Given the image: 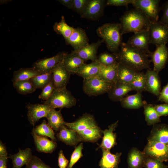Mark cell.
Instances as JSON below:
<instances>
[{
  "mask_svg": "<svg viewBox=\"0 0 168 168\" xmlns=\"http://www.w3.org/2000/svg\"><path fill=\"white\" fill-rule=\"evenodd\" d=\"M151 54H148L131 47L126 43H122L119 51L115 53L117 61L136 72L149 69L152 61L149 58Z\"/></svg>",
  "mask_w": 168,
  "mask_h": 168,
  "instance_id": "obj_1",
  "label": "cell"
},
{
  "mask_svg": "<svg viewBox=\"0 0 168 168\" xmlns=\"http://www.w3.org/2000/svg\"><path fill=\"white\" fill-rule=\"evenodd\" d=\"M122 35L148 31L151 21L139 10L132 9L125 12L119 19Z\"/></svg>",
  "mask_w": 168,
  "mask_h": 168,
  "instance_id": "obj_2",
  "label": "cell"
},
{
  "mask_svg": "<svg viewBox=\"0 0 168 168\" xmlns=\"http://www.w3.org/2000/svg\"><path fill=\"white\" fill-rule=\"evenodd\" d=\"M96 32L105 42L109 50L114 54L119 51L122 43L120 23H105L98 28Z\"/></svg>",
  "mask_w": 168,
  "mask_h": 168,
  "instance_id": "obj_3",
  "label": "cell"
},
{
  "mask_svg": "<svg viewBox=\"0 0 168 168\" xmlns=\"http://www.w3.org/2000/svg\"><path fill=\"white\" fill-rule=\"evenodd\" d=\"M77 100L66 88L55 89L48 99L44 103L49 105L54 109L70 108L75 106Z\"/></svg>",
  "mask_w": 168,
  "mask_h": 168,
  "instance_id": "obj_4",
  "label": "cell"
},
{
  "mask_svg": "<svg viewBox=\"0 0 168 168\" xmlns=\"http://www.w3.org/2000/svg\"><path fill=\"white\" fill-rule=\"evenodd\" d=\"M114 84L98 77L84 79L82 89L89 96H96L108 93Z\"/></svg>",
  "mask_w": 168,
  "mask_h": 168,
  "instance_id": "obj_5",
  "label": "cell"
},
{
  "mask_svg": "<svg viewBox=\"0 0 168 168\" xmlns=\"http://www.w3.org/2000/svg\"><path fill=\"white\" fill-rule=\"evenodd\" d=\"M159 0H133L132 5L147 16L152 22L158 21L160 10Z\"/></svg>",
  "mask_w": 168,
  "mask_h": 168,
  "instance_id": "obj_6",
  "label": "cell"
},
{
  "mask_svg": "<svg viewBox=\"0 0 168 168\" xmlns=\"http://www.w3.org/2000/svg\"><path fill=\"white\" fill-rule=\"evenodd\" d=\"M148 33L150 44L157 46L166 45L168 41V26L159 21L152 22Z\"/></svg>",
  "mask_w": 168,
  "mask_h": 168,
  "instance_id": "obj_7",
  "label": "cell"
},
{
  "mask_svg": "<svg viewBox=\"0 0 168 168\" xmlns=\"http://www.w3.org/2000/svg\"><path fill=\"white\" fill-rule=\"evenodd\" d=\"M146 156L150 157L161 161H168V145L153 141H148L142 151Z\"/></svg>",
  "mask_w": 168,
  "mask_h": 168,
  "instance_id": "obj_8",
  "label": "cell"
},
{
  "mask_svg": "<svg viewBox=\"0 0 168 168\" xmlns=\"http://www.w3.org/2000/svg\"><path fill=\"white\" fill-rule=\"evenodd\" d=\"M27 110V117L30 124L34 126L35 123L41 118H46L52 109L49 105L42 104H29L26 106Z\"/></svg>",
  "mask_w": 168,
  "mask_h": 168,
  "instance_id": "obj_9",
  "label": "cell"
},
{
  "mask_svg": "<svg viewBox=\"0 0 168 168\" xmlns=\"http://www.w3.org/2000/svg\"><path fill=\"white\" fill-rule=\"evenodd\" d=\"M66 53L60 52L53 57L39 59L33 64V67L41 74L50 73L56 66L63 61Z\"/></svg>",
  "mask_w": 168,
  "mask_h": 168,
  "instance_id": "obj_10",
  "label": "cell"
},
{
  "mask_svg": "<svg viewBox=\"0 0 168 168\" xmlns=\"http://www.w3.org/2000/svg\"><path fill=\"white\" fill-rule=\"evenodd\" d=\"M104 0H90L81 18L96 20L102 16L105 5Z\"/></svg>",
  "mask_w": 168,
  "mask_h": 168,
  "instance_id": "obj_11",
  "label": "cell"
},
{
  "mask_svg": "<svg viewBox=\"0 0 168 168\" xmlns=\"http://www.w3.org/2000/svg\"><path fill=\"white\" fill-rule=\"evenodd\" d=\"M51 72L55 89L66 88L69 82L71 73L65 66L63 61L56 66Z\"/></svg>",
  "mask_w": 168,
  "mask_h": 168,
  "instance_id": "obj_12",
  "label": "cell"
},
{
  "mask_svg": "<svg viewBox=\"0 0 168 168\" xmlns=\"http://www.w3.org/2000/svg\"><path fill=\"white\" fill-rule=\"evenodd\" d=\"M155 50L152 52L151 61L153 64V70L158 72L164 68L168 61V48L166 45L156 46Z\"/></svg>",
  "mask_w": 168,
  "mask_h": 168,
  "instance_id": "obj_13",
  "label": "cell"
},
{
  "mask_svg": "<svg viewBox=\"0 0 168 168\" xmlns=\"http://www.w3.org/2000/svg\"><path fill=\"white\" fill-rule=\"evenodd\" d=\"M127 44L141 51L151 54L149 49L150 43L148 31H144L134 33L128 40Z\"/></svg>",
  "mask_w": 168,
  "mask_h": 168,
  "instance_id": "obj_14",
  "label": "cell"
},
{
  "mask_svg": "<svg viewBox=\"0 0 168 168\" xmlns=\"http://www.w3.org/2000/svg\"><path fill=\"white\" fill-rule=\"evenodd\" d=\"M64 125L68 128L77 132L86 128L98 126L94 116L87 114H83L73 122H65Z\"/></svg>",
  "mask_w": 168,
  "mask_h": 168,
  "instance_id": "obj_15",
  "label": "cell"
},
{
  "mask_svg": "<svg viewBox=\"0 0 168 168\" xmlns=\"http://www.w3.org/2000/svg\"><path fill=\"white\" fill-rule=\"evenodd\" d=\"M65 41L67 44L70 45L76 52L89 44L85 30L79 28H74L71 35Z\"/></svg>",
  "mask_w": 168,
  "mask_h": 168,
  "instance_id": "obj_16",
  "label": "cell"
},
{
  "mask_svg": "<svg viewBox=\"0 0 168 168\" xmlns=\"http://www.w3.org/2000/svg\"><path fill=\"white\" fill-rule=\"evenodd\" d=\"M118 123V120H117L109 126L108 129L102 130L103 136L102 142L97 149L101 148V149L110 151L112 147L117 145V134L113 132L117 126Z\"/></svg>",
  "mask_w": 168,
  "mask_h": 168,
  "instance_id": "obj_17",
  "label": "cell"
},
{
  "mask_svg": "<svg viewBox=\"0 0 168 168\" xmlns=\"http://www.w3.org/2000/svg\"><path fill=\"white\" fill-rule=\"evenodd\" d=\"M35 145L37 151L39 152L51 153L56 149L57 144L55 141L50 140L47 137L39 136L32 130Z\"/></svg>",
  "mask_w": 168,
  "mask_h": 168,
  "instance_id": "obj_18",
  "label": "cell"
},
{
  "mask_svg": "<svg viewBox=\"0 0 168 168\" xmlns=\"http://www.w3.org/2000/svg\"><path fill=\"white\" fill-rule=\"evenodd\" d=\"M159 72L148 69L145 73L146 78V91L158 96L161 91V83Z\"/></svg>",
  "mask_w": 168,
  "mask_h": 168,
  "instance_id": "obj_19",
  "label": "cell"
},
{
  "mask_svg": "<svg viewBox=\"0 0 168 168\" xmlns=\"http://www.w3.org/2000/svg\"><path fill=\"white\" fill-rule=\"evenodd\" d=\"M148 141L160 142L168 145V125L156 124L153 125Z\"/></svg>",
  "mask_w": 168,
  "mask_h": 168,
  "instance_id": "obj_20",
  "label": "cell"
},
{
  "mask_svg": "<svg viewBox=\"0 0 168 168\" xmlns=\"http://www.w3.org/2000/svg\"><path fill=\"white\" fill-rule=\"evenodd\" d=\"M56 136L58 139L68 145L75 147L80 142L77 132L63 126Z\"/></svg>",
  "mask_w": 168,
  "mask_h": 168,
  "instance_id": "obj_21",
  "label": "cell"
},
{
  "mask_svg": "<svg viewBox=\"0 0 168 168\" xmlns=\"http://www.w3.org/2000/svg\"><path fill=\"white\" fill-rule=\"evenodd\" d=\"M102 66L97 60L89 64L85 63L79 67L75 74L84 79L97 77Z\"/></svg>",
  "mask_w": 168,
  "mask_h": 168,
  "instance_id": "obj_22",
  "label": "cell"
},
{
  "mask_svg": "<svg viewBox=\"0 0 168 168\" xmlns=\"http://www.w3.org/2000/svg\"><path fill=\"white\" fill-rule=\"evenodd\" d=\"M85 61L73 50L70 54L66 53L63 60L64 65L71 74H75L79 67L85 63Z\"/></svg>",
  "mask_w": 168,
  "mask_h": 168,
  "instance_id": "obj_23",
  "label": "cell"
},
{
  "mask_svg": "<svg viewBox=\"0 0 168 168\" xmlns=\"http://www.w3.org/2000/svg\"><path fill=\"white\" fill-rule=\"evenodd\" d=\"M104 42L103 40H99L96 42L89 44L77 51H74L85 61L91 60L92 62H94L97 60V50Z\"/></svg>",
  "mask_w": 168,
  "mask_h": 168,
  "instance_id": "obj_24",
  "label": "cell"
},
{
  "mask_svg": "<svg viewBox=\"0 0 168 168\" xmlns=\"http://www.w3.org/2000/svg\"><path fill=\"white\" fill-rule=\"evenodd\" d=\"M32 156L31 149L27 148L24 149L19 148L17 153L10 154L8 157L12 160V168H21L29 162Z\"/></svg>",
  "mask_w": 168,
  "mask_h": 168,
  "instance_id": "obj_25",
  "label": "cell"
},
{
  "mask_svg": "<svg viewBox=\"0 0 168 168\" xmlns=\"http://www.w3.org/2000/svg\"><path fill=\"white\" fill-rule=\"evenodd\" d=\"M102 150V156L99 162L100 168H118L120 161L122 153L117 152L113 154L110 151L104 149Z\"/></svg>",
  "mask_w": 168,
  "mask_h": 168,
  "instance_id": "obj_26",
  "label": "cell"
},
{
  "mask_svg": "<svg viewBox=\"0 0 168 168\" xmlns=\"http://www.w3.org/2000/svg\"><path fill=\"white\" fill-rule=\"evenodd\" d=\"M133 90L129 84L117 82L108 93V96L113 101H120L128 93Z\"/></svg>",
  "mask_w": 168,
  "mask_h": 168,
  "instance_id": "obj_27",
  "label": "cell"
},
{
  "mask_svg": "<svg viewBox=\"0 0 168 168\" xmlns=\"http://www.w3.org/2000/svg\"><path fill=\"white\" fill-rule=\"evenodd\" d=\"M77 133L80 142H95L102 136V130L98 126L86 128Z\"/></svg>",
  "mask_w": 168,
  "mask_h": 168,
  "instance_id": "obj_28",
  "label": "cell"
},
{
  "mask_svg": "<svg viewBox=\"0 0 168 168\" xmlns=\"http://www.w3.org/2000/svg\"><path fill=\"white\" fill-rule=\"evenodd\" d=\"M146 157L142 152L135 147L132 148L128 155V168H142Z\"/></svg>",
  "mask_w": 168,
  "mask_h": 168,
  "instance_id": "obj_29",
  "label": "cell"
},
{
  "mask_svg": "<svg viewBox=\"0 0 168 168\" xmlns=\"http://www.w3.org/2000/svg\"><path fill=\"white\" fill-rule=\"evenodd\" d=\"M120 102L122 107L128 109H138L145 105L142 100V92L140 91L125 96Z\"/></svg>",
  "mask_w": 168,
  "mask_h": 168,
  "instance_id": "obj_30",
  "label": "cell"
},
{
  "mask_svg": "<svg viewBox=\"0 0 168 168\" xmlns=\"http://www.w3.org/2000/svg\"><path fill=\"white\" fill-rule=\"evenodd\" d=\"M118 62L114 64L105 66L102 65L97 77L115 84L117 82V68Z\"/></svg>",
  "mask_w": 168,
  "mask_h": 168,
  "instance_id": "obj_31",
  "label": "cell"
},
{
  "mask_svg": "<svg viewBox=\"0 0 168 168\" xmlns=\"http://www.w3.org/2000/svg\"><path fill=\"white\" fill-rule=\"evenodd\" d=\"M46 118L48 124L55 132L59 131L60 128L64 125L65 121L60 110L52 109L48 114Z\"/></svg>",
  "mask_w": 168,
  "mask_h": 168,
  "instance_id": "obj_32",
  "label": "cell"
},
{
  "mask_svg": "<svg viewBox=\"0 0 168 168\" xmlns=\"http://www.w3.org/2000/svg\"><path fill=\"white\" fill-rule=\"evenodd\" d=\"M136 72L123 64L118 62L117 82L129 84L133 80Z\"/></svg>",
  "mask_w": 168,
  "mask_h": 168,
  "instance_id": "obj_33",
  "label": "cell"
},
{
  "mask_svg": "<svg viewBox=\"0 0 168 168\" xmlns=\"http://www.w3.org/2000/svg\"><path fill=\"white\" fill-rule=\"evenodd\" d=\"M41 74L33 67L21 68L13 72L12 82L30 80L31 78Z\"/></svg>",
  "mask_w": 168,
  "mask_h": 168,
  "instance_id": "obj_34",
  "label": "cell"
},
{
  "mask_svg": "<svg viewBox=\"0 0 168 168\" xmlns=\"http://www.w3.org/2000/svg\"><path fill=\"white\" fill-rule=\"evenodd\" d=\"M53 28L57 34L62 35L66 41L71 35L74 28L68 25L65 21L64 16H62L60 21L54 24Z\"/></svg>",
  "mask_w": 168,
  "mask_h": 168,
  "instance_id": "obj_35",
  "label": "cell"
},
{
  "mask_svg": "<svg viewBox=\"0 0 168 168\" xmlns=\"http://www.w3.org/2000/svg\"><path fill=\"white\" fill-rule=\"evenodd\" d=\"M33 129L35 133L38 136L49 137L54 141L57 140L53 129L45 120Z\"/></svg>",
  "mask_w": 168,
  "mask_h": 168,
  "instance_id": "obj_36",
  "label": "cell"
},
{
  "mask_svg": "<svg viewBox=\"0 0 168 168\" xmlns=\"http://www.w3.org/2000/svg\"><path fill=\"white\" fill-rule=\"evenodd\" d=\"M129 84L133 90L137 92L146 91L145 74L142 72H136L133 80Z\"/></svg>",
  "mask_w": 168,
  "mask_h": 168,
  "instance_id": "obj_37",
  "label": "cell"
},
{
  "mask_svg": "<svg viewBox=\"0 0 168 168\" xmlns=\"http://www.w3.org/2000/svg\"><path fill=\"white\" fill-rule=\"evenodd\" d=\"M144 113L146 121L148 125H153L161 121L160 117L154 106L151 104L145 105L144 106Z\"/></svg>",
  "mask_w": 168,
  "mask_h": 168,
  "instance_id": "obj_38",
  "label": "cell"
},
{
  "mask_svg": "<svg viewBox=\"0 0 168 168\" xmlns=\"http://www.w3.org/2000/svg\"><path fill=\"white\" fill-rule=\"evenodd\" d=\"M13 85L18 93L23 95L32 93L36 89L30 80L16 81Z\"/></svg>",
  "mask_w": 168,
  "mask_h": 168,
  "instance_id": "obj_39",
  "label": "cell"
},
{
  "mask_svg": "<svg viewBox=\"0 0 168 168\" xmlns=\"http://www.w3.org/2000/svg\"><path fill=\"white\" fill-rule=\"evenodd\" d=\"M30 80L36 89H43L52 81L53 75L51 72L41 74L31 78Z\"/></svg>",
  "mask_w": 168,
  "mask_h": 168,
  "instance_id": "obj_40",
  "label": "cell"
},
{
  "mask_svg": "<svg viewBox=\"0 0 168 168\" xmlns=\"http://www.w3.org/2000/svg\"><path fill=\"white\" fill-rule=\"evenodd\" d=\"M101 64L107 66L118 63L116 56L114 53L105 52L100 54L97 60Z\"/></svg>",
  "mask_w": 168,
  "mask_h": 168,
  "instance_id": "obj_41",
  "label": "cell"
},
{
  "mask_svg": "<svg viewBox=\"0 0 168 168\" xmlns=\"http://www.w3.org/2000/svg\"><path fill=\"white\" fill-rule=\"evenodd\" d=\"M83 146V143L81 142L76 146L73 152L67 168H72L73 166L83 156L82 150Z\"/></svg>",
  "mask_w": 168,
  "mask_h": 168,
  "instance_id": "obj_42",
  "label": "cell"
},
{
  "mask_svg": "<svg viewBox=\"0 0 168 168\" xmlns=\"http://www.w3.org/2000/svg\"><path fill=\"white\" fill-rule=\"evenodd\" d=\"M144 167L145 168H167L168 166L157 159L146 156Z\"/></svg>",
  "mask_w": 168,
  "mask_h": 168,
  "instance_id": "obj_43",
  "label": "cell"
},
{
  "mask_svg": "<svg viewBox=\"0 0 168 168\" xmlns=\"http://www.w3.org/2000/svg\"><path fill=\"white\" fill-rule=\"evenodd\" d=\"M25 168H52L45 164L36 156L33 155L29 162L26 165Z\"/></svg>",
  "mask_w": 168,
  "mask_h": 168,
  "instance_id": "obj_44",
  "label": "cell"
},
{
  "mask_svg": "<svg viewBox=\"0 0 168 168\" xmlns=\"http://www.w3.org/2000/svg\"><path fill=\"white\" fill-rule=\"evenodd\" d=\"M90 0H73L72 9L81 15L84 11Z\"/></svg>",
  "mask_w": 168,
  "mask_h": 168,
  "instance_id": "obj_45",
  "label": "cell"
},
{
  "mask_svg": "<svg viewBox=\"0 0 168 168\" xmlns=\"http://www.w3.org/2000/svg\"><path fill=\"white\" fill-rule=\"evenodd\" d=\"M55 89L52 80L42 89V91L39 96L38 98L45 101L47 100L52 94Z\"/></svg>",
  "mask_w": 168,
  "mask_h": 168,
  "instance_id": "obj_46",
  "label": "cell"
},
{
  "mask_svg": "<svg viewBox=\"0 0 168 168\" xmlns=\"http://www.w3.org/2000/svg\"><path fill=\"white\" fill-rule=\"evenodd\" d=\"M133 0H108L106 2L107 5L124 6L127 7L130 4H132Z\"/></svg>",
  "mask_w": 168,
  "mask_h": 168,
  "instance_id": "obj_47",
  "label": "cell"
},
{
  "mask_svg": "<svg viewBox=\"0 0 168 168\" xmlns=\"http://www.w3.org/2000/svg\"><path fill=\"white\" fill-rule=\"evenodd\" d=\"M154 106L160 117L168 115V104L166 103L155 105Z\"/></svg>",
  "mask_w": 168,
  "mask_h": 168,
  "instance_id": "obj_48",
  "label": "cell"
},
{
  "mask_svg": "<svg viewBox=\"0 0 168 168\" xmlns=\"http://www.w3.org/2000/svg\"><path fill=\"white\" fill-rule=\"evenodd\" d=\"M69 161L65 157L62 150L58 153V164L59 168H67Z\"/></svg>",
  "mask_w": 168,
  "mask_h": 168,
  "instance_id": "obj_49",
  "label": "cell"
},
{
  "mask_svg": "<svg viewBox=\"0 0 168 168\" xmlns=\"http://www.w3.org/2000/svg\"><path fill=\"white\" fill-rule=\"evenodd\" d=\"M161 9L163 14L159 21L168 26V1L163 4Z\"/></svg>",
  "mask_w": 168,
  "mask_h": 168,
  "instance_id": "obj_50",
  "label": "cell"
},
{
  "mask_svg": "<svg viewBox=\"0 0 168 168\" xmlns=\"http://www.w3.org/2000/svg\"><path fill=\"white\" fill-rule=\"evenodd\" d=\"M158 100L168 104V83L163 87L158 96Z\"/></svg>",
  "mask_w": 168,
  "mask_h": 168,
  "instance_id": "obj_51",
  "label": "cell"
},
{
  "mask_svg": "<svg viewBox=\"0 0 168 168\" xmlns=\"http://www.w3.org/2000/svg\"><path fill=\"white\" fill-rule=\"evenodd\" d=\"M73 0H59L58 2L69 9H72Z\"/></svg>",
  "mask_w": 168,
  "mask_h": 168,
  "instance_id": "obj_52",
  "label": "cell"
},
{
  "mask_svg": "<svg viewBox=\"0 0 168 168\" xmlns=\"http://www.w3.org/2000/svg\"><path fill=\"white\" fill-rule=\"evenodd\" d=\"M8 156H0V168H7Z\"/></svg>",
  "mask_w": 168,
  "mask_h": 168,
  "instance_id": "obj_53",
  "label": "cell"
},
{
  "mask_svg": "<svg viewBox=\"0 0 168 168\" xmlns=\"http://www.w3.org/2000/svg\"><path fill=\"white\" fill-rule=\"evenodd\" d=\"M7 147L2 142L0 141V156H7Z\"/></svg>",
  "mask_w": 168,
  "mask_h": 168,
  "instance_id": "obj_54",
  "label": "cell"
}]
</instances>
